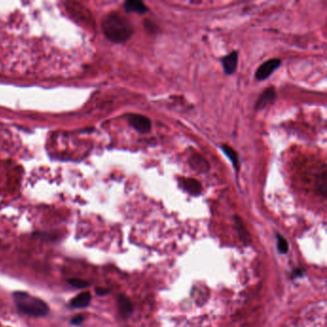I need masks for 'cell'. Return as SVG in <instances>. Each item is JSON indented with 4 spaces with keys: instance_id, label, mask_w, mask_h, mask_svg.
I'll list each match as a JSON object with an SVG mask.
<instances>
[{
    "instance_id": "obj_6",
    "label": "cell",
    "mask_w": 327,
    "mask_h": 327,
    "mask_svg": "<svg viewBox=\"0 0 327 327\" xmlns=\"http://www.w3.org/2000/svg\"><path fill=\"white\" fill-rule=\"evenodd\" d=\"M222 64L226 74L228 75L233 74L236 71L238 65V52L233 51L229 55L224 57L222 60Z\"/></svg>"
},
{
    "instance_id": "obj_15",
    "label": "cell",
    "mask_w": 327,
    "mask_h": 327,
    "mask_svg": "<svg viewBox=\"0 0 327 327\" xmlns=\"http://www.w3.org/2000/svg\"><path fill=\"white\" fill-rule=\"evenodd\" d=\"M68 283L70 285H72L75 288H85V287L88 286L89 283L85 280H82V279H78V278H71V279H68Z\"/></svg>"
},
{
    "instance_id": "obj_10",
    "label": "cell",
    "mask_w": 327,
    "mask_h": 327,
    "mask_svg": "<svg viewBox=\"0 0 327 327\" xmlns=\"http://www.w3.org/2000/svg\"><path fill=\"white\" fill-rule=\"evenodd\" d=\"M189 164L195 170L200 172H207L209 170V164L205 159L200 155H193L189 160Z\"/></svg>"
},
{
    "instance_id": "obj_9",
    "label": "cell",
    "mask_w": 327,
    "mask_h": 327,
    "mask_svg": "<svg viewBox=\"0 0 327 327\" xmlns=\"http://www.w3.org/2000/svg\"><path fill=\"white\" fill-rule=\"evenodd\" d=\"M117 305H118V309H119V312L121 313L123 317H128L130 316L131 313H132V305H131V302L130 301V299L128 297H126L125 295L123 294H120L118 296V299H117Z\"/></svg>"
},
{
    "instance_id": "obj_18",
    "label": "cell",
    "mask_w": 327,
    "mask_h": 327,
    "mask_svg": "<svg viewBox=\"0 0 327 327\" xmlns=\"http://www.w3.org/2000/svg\"><path fill=\"white\" fill-rule=\"evenodd\" d=\"M109 291L108 290H106V289H103V288H98L97 290H96V293L98 294H107Z\"/></svg>"
},
{
    "instance_id": "obj_16",
    "label": "cell",
    "mask_w": 327,
    "mask_h": 327,
    "mask_svg": "<svg viewBox=\"0 0 327 327\" xmlns=\"http://www.w3.org/2000/svg\"><path fill=\"white\" fill-rule=\"evenodd\" d=\"M145 28L148 32H151V33H157L158 32V26L153 21H150V20L145 21Z\"/></svg>"
},
{
    "instance_id": "obj_8",
    "label": "cell",
    "mask_w": 327,
    "mask_h": 327,
    "mask_svg": "<svg viewBox=\"0 0 327 327\" xmlns=\"http://www.w3.org/2000/svg\"><path fill=\"white\" fill-rule=\"evenodd\" d=\"M124 8L128 13H136L142 15L148 12V7L143 2L137 0H129L125 2Z\"/></svg>"
},
{
    "instance_id": "obj_14",
    "label": "cell",
    "mask_w": 327,
    "mask_h": 327,
    "mask_svg": "<svg viewBox=\"0 0 327 327\" xmlns=\"http://www.w3.org/2000/svg\"><path fill=\"white\" fill-rule=\"evenodd\" d=\"M288 247L289 246H288L286 239L283 238L281 235H278V248L279 252L285 254L288 251Z\"/></svg>"
},
{
    "instance_id": "obj_4",
    "label": "cell",
    "mask_w": 327,
    "mask_h": 327,
    "mask_svg": "<svg viewBox=\"0 0 327 327\" xmlns=\"http://www.w3.org/2000/svg\"><path fill=\"white\" fill-rule=\"evenodd\" d=\"M130 125L141 133H147L152 129V124L148 117L141 114H130L128 116Z\"/></svg>"
},
{
    "instance_id": "obj_17",
    "label": "cell",
    "mask_w": 327,
    "mask_h": 327,
    "mask_svg": "<svg viewBox=\"0 0 327 327\" xmlns=\"http://www.w3.org/2000/svg\"><path fill=\"white\" fill-rule=\"evenodd\" d=\"M82 321H83V316H76L72 320V324H74V325H80Z\"/></svg>"
},
{
    "instance_id": "obj_12",
    "label": "cell",
    "mask_w": 327,
    "mask_h": 327,
    "mask_svg": "<svg viewBox=\"0 0 327 327\" xmlns=\"http://www.w3.org/2000/svg\"><path fill=\"white\" fill-rule=\"evenodd\" d=\"M90 299H91L90 294L88 292H84L71 300V305L75 308H84L89 304Z\"/></svg>"
},
{
    "instance_id": "obj_13",
    "label": "cell",
    "mask_w": 327,
    "mask_h": 327,
    "mask_svg": "<svg viewBox=\"0 0 327 327\" xmlns=\"http://www.w3.org/2000/svg\"><path fill=\"white\" fill-rule=\"evenodd\" d=\"M316 184H317V187H318L319 192H320L324 197H326V196H327V169H326V168H325V169L320 173V175L317 177Z\"/></svg>"
},
{
    "instance_id": "obj_3",
    "label": "cell",
    "mask_w": 327,
    "mask_h": 327,
    "mask_svg": "<svg viewBox=\"0 0 327 327\" xmlns=\"http://www.w3.org/2000/svg\"><path fill=\"white\" fill-rule=\"evenodd\" d=\"M281 65L279 59H271L262 64L255 72V78L258 81H264L270 77V75L276 71Z\"/></svg>"
},
{
    "instance_id": "obj_1",
    "label": "cell",
    "mask_w": 327,
    "mask_h": 327,
    "mask_svg": "<svg viewBox=\"0 0 327 327\" xmlns=\"http://www.w3.org/2000/svg\"><path fill=\"white\" fill-rule=\"evenodd\" d=\"M105 36L113 42L120 43L128 41L133 34L131 22L119 13H111L103 22Z\"/></svg>"
},
{
    "instance_id": "obj_7",
    "label": "cell",
    "mask_w": 327,
    "mask_h": 327,
    "mask_svg": "<svg viewBox=\"0 0 327 327\" xmlns=\"http://www.w3.org/2000/svg\"><path fill=\"white\" fill-rule=\"evenodd\" d=\"M180 183L182 185V187L191 195L197 196L199 194H201L202 192V184L198 180L195 179H186L183 178L180 180Z\"/></svg>"
},
{
    "instance_id": "obj_5",
    "label": "cell",
    "mask_w": 327,
    "mask_h": 327,
    "mask_svg": "<svg viewBox=\"0 0 327 327\" xmlns=\"http://www.w3.org/2000/svg\"><path fill=\"white\" fill-rule=\"evenodd\" d=\"M277 99V90L274 86L266 88L255 103V111H261L267 106L273 104Z\"/></svg>"
},
{
    "instance_id": "obj_11",
    "label": "cell",
    "mask_w": 327,
    "mask_h": 327,
    "mask_svg": "<svg viewBox=\"0 0 327 327\" xmlns=\"http://www.w3.org/2000/svg\"><path fill=\"white\" fill-rule=\"evenodd\" d=\"M222 150L223 152L226 154V156L229 159V161L231 162V164L233 165L234 167V170L236 172L239 171V158H238V155L236 153V151L234 149H232L230 146L229 145H223L222 147Z\"/></svg>"
},
{
    "instance_id": "obj_2",
    "label": "cell",
    "mask_w": 327,
    "mask_h": 327,
    "mask_svg": "<svg viewBox=\"0 0 327 327\" xmlns=\"http://www.w3.org/2000/svg\"><path fill=\"white\" fill-rule=\"evenodd\" d=\"M14 299L20 312L32 317H43L48 313L47 304L40 298L25 292L14 293Z\"/></svg>"
}]
</instances>
